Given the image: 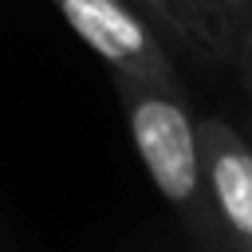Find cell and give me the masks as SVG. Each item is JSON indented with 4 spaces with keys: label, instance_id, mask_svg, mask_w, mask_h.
Listing matches in <instances>:
<instances>
[{
    "label": "cell",
    "instance_id": "6da1fadb",
    "mask_svg": "<svg viewBox=\"0 0 252 252\" xmlns=\"http://www.w3.org/2000/svg\"><path fill=\"white\" fill-rule=\"evenodd\" d=\"M134 154L158 189V197L181 217L201 252H228L224 232L213 209L205 154H201V118L189 106L181 79H146V75H110Z\"/></svg>",
    "mask_w": 252,
    "mask_h": 252
},
{
    "label": "cell",
    "instance_id": "7a4b0ae2",
    "mask_svg": "<svg viewBox=\"0 0 252 252\" xmlns=\"http://www.w3.org/2000/svg\"><path fill=\"white\" fill-rule=\"evenodd\" d=\"M63 24L106 63L114 75L181 79L165 35L134 0H51Z\"/></svg>",
    "mask_w": 252,
    "mask_h": 252
},
{
    "label": "cell",
    "instance_id": "3957f363",
    "mask_svg": "<svg viewBox=\"0 0 252 252\" xmlns=\"http://www.w3.org/2000/svg\"><path fill=\"white\" fill-rule=\"evenodd\" d=\"M201 154L228 252H252V146L224 118H201Z\"/></svg>",
    "mask_w": 252,
    "mask_h": 252
},
{
    "label": "cell",
    "instance_id": "277c9868",
    "mask_svg": "<svg viewBox=\"0 0 252 252\" xmlns=\"http://www.w3.org/2000/svg\"><path fill=\"white\" fill-rule=\"evenodd\" d=\"M150 24L165 35L169 47L185 51L189 59H201L205 67H224L232 63V51L224 47V39L213 32V24L205 20L197 0H134Z\"/></svg>",
    "mask_w": 252,
    "mask_h": 252
},
{
    "label": "cell",
    "instance_id": "5b68a950",
    "mask_svg": "<svg viewBox=\"0 0 252 252\" xmlns=\"http://www.w3.org/2000/svg\"><path fill=\"white\" fill-rule=\"evenodd\" d=\"M197 4H201L205 20L213 24V32L224 39V47L236 59V39H240L244 24L252 20V0H197Z\"/></svg>",
    "mask_w": 252,
    "mask_h": 252
},
{
    "label": "cell",
    "instance_id": "8992f818",
    "mask_svg": "<svg viewBox=\"0 0 252 252\" xmlns=\"http://www.w3.org/2000/svg\"><path fill=\"white\" fill-rule=\"evenodd\" d=\"M240 71H244V83H252V20L244 24L240 39H236V59H232Z\"/></svg>",
    "mask_w": 252,
    "mask_h": 252
},
{
    "label": "cell",
    "instance_id": "52a82bcc",
    "mask_svg": "<svg viewBox=\"0 0 252 252\" xmlns=\"http://www.w3.org/2000/svg\"><path fill=\"white\" fill-rule=\"evenodd\" d=\"M248 94H252V83H248Z\"/></svg>",
    "mask_w": 252,
    "mask_h": 252
}]
</instances>
